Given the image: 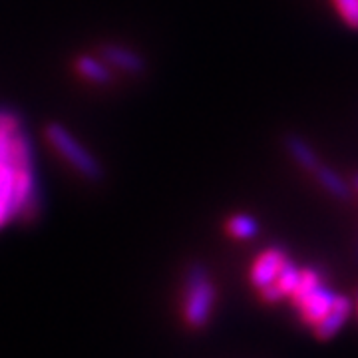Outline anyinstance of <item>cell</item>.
Instances as JSON below:
<instances>
[{
  "mask_svg": "<svg viewBox=\"0 0 358 358\" xmlns=\"http://www.w3.org/2000/svg\"><path fill=\"white\" fill-rule=\"evenodd\" d=\"M215 303V287L201 265H193L185 279V299H183V317L193 329H201L211 317Z\"/></svg>",
  "mask_w": 358,
  "mask_h": 358,
  "instance_id": "6da1fadb",
  "label": "cell"
},
{
  "mask_svg": "<svg viewBox=\"0 0 358 358\" xmlns=\"http://www.w3.org/2000/svg\"><path fill=\"white\" fill-rule=\"evenodd\" d=\"M46 140L50 141L52 148L62 155L64 159H68V164L76 167L82 176H86L88 179H98L102 176L100 164L94 159V155L88 154L76 138H72L62 126L58 124H50L46 128Z\"/></svg>",
  "mask_w": 358,
  "mask_h": 358,
  "instance_id": "7a4b0ae2",
  "label": "cell"
},
{
  "mask_svg": "<svg viewBox=\"0 0 358 358\" xmlns=\"http://www.w3.org/2000/svg\"><path fill=\"white\" fill-rule=\"evenodd\" d=\"M334 299H336V294L331 289L322 287V282H320L315 289H310L307 294H303L299 301H294L293 305L299 308L303 322L308 327H315L331 310Z\"/></svg>",
  "mask_w": 358,
  "mask_h": 358,
  "instance_id": "3957f363",
  "label": "cell"
},
{
  "mask_svg": "<svg viewBox=\"0 0 358 358\" xmlns=\"http://www.w3.org/2000/svg\"><path fill=\"white\" fill-rule=\"evenodd\" d=\"M285 263H287V255L279 247H271L267 251H263L261 255L257 257L253 267H251V282H253V287H257L261 291L263 287L275 282Z\"/></svg>",
  "mask_w": 358,
  "mask_h": 358,
  "instance_id": "277c9868",
  "label": "cell"
},
{
  "mask_svg": "<svg viewBox=\"0 0 358 358\" xmlns=\"http://www.w3.org/2000/svg\"><path fill=\"white\" fill-rule=\"evenodd\" d=\"M350 313H352V303H350V299H348V296H338V294H336L331 310L315 324V333H317V336L322 338V341H324V338H333L334 334L345 327V322L348 320V317H350Z\"/></svg>",
  "mask_w": 358,
  "mask_h": 358,
  "instance_id": "5b68a950",
  "label": "cell"
},
{
  "mask_svg": "<svg viewBox=\"0 0 358 358\" xmlns=\"http://www.w3.org/2000/svg\"><path fill=\"white\" fill-rule=\"evenodd\" d=\"M310 176L317 179V183H319L320 187L329 193L331 197H334V199H338V201H346V199H350V195H352V187H350V185H348L345 179L341 178L336 171H334L333 167L319 164V167H317Z\"/></svg>",
  "mask_w": 358,
  "mask_h": 358,
  "instance_id": "8992f818",
  "label": "cell"
},
{
  "mask_svg": "<svg viewBox=\"0 0 358 358\" xmlns=\"http://www.w3.org/2000/svg\"><path fill=\"white\" fill-rule=\"evenodd\" d=\"M285 148H287L289 155L294 159V164L299 167H303L308 173H313L319 167V155L301 136H287L285 138Z\"/></svg>",
  "mask_w": 358,
  "mask_h": 358,
  "instance_id": "52a82bcc",
  "label": "cell"
},
{
  "mask_svg": "<svg viewBox=\"0 0 358 358\" xmlns=\"http://www.w3.org/2000/svg\"><path fill=\"white\" fill-rule=\"evenodd\" d=\"M103 60L108 64L115 66L124 72L129 74H140L143 70V60H141L138 54L126 50V48H120V46H103Z\"/></svg>",
  "mask_w": 358,
  "mask_h": 358,
  "instance_id": "ba28073f",
  "label": "cell"
},
{
  "mask_svg": "<svg viewBox=\"0 0 358 358\" xmlns=\"http://www.w3.org/2000/svg\"><path fill=\"white\" fill-rule=\"evenodd\" d=\"M76 70L78 74H82L84 78H88L92 82H98L103 84L110 80V72L106 70V66L100 64L98 60L90 58V56H80L76 60Z\"/></svg>",
  "mask_w": 358,
  "mask_h": 358,
  "instance_id": "9c48e42d",
  "label": "cell"
},
{
  "mask_svg": "<svg viewBox=\"0 0 358 358\" xmlns=\"http://www.w3.org/2000/svg\"><path fill=\"white\" fill-rule=\"evenodd\" d=\"M227 231L237 239H251L259 233V225L249 215H235L227 221Z\"/></svg>",
  "mask_w": 358,
  "mask_h": 358,
  "instance_id": "30bf717a",
  "label": "cell"
},
{
  "mask_svg": "<svg viewBox=\"0 0 358 358\" xmlns=\"http://www.w3.org/2000/svg\"><path fill=\"white\" fill-rule=\"evenodd\" d=\"M296 281H299V268L294 267L293 263L287 259V263L282 265V268L279 271V275H277V279H275L273 285L281 291L282 296H289V294L293 293Z\"/></svg>",
  "mask_w": 358,
  "mask_h": 358,
  "instance_id": "8fae6325",
  "label": "cell"
},
{
  "mask_svg": "<svg viewBox=\"0 0 358 358\" xmlns=\"http://www.w3.org/2000/svg\"><path fill=\"white\" fill-rule=\"evenodd\" d=\"M333 6L348 28L358 30V0H333Z\"/></svg>",
  "mask_w": 358,
  "mask_h": 358,
  "instance_id": "7c38bea8",
  "label": "cell"
},
{
  "mask_svg": "<svg viewBox=\"0 0 358 358\" xmlns=\"http://www.w3.org/2000/svg\"><path fill=\"white\" fill-rule=\"evenodd\" d=\"M16 128H18V117L14 114H8V112H0V129L14 131Z\"/></svg>",
  "mask_w": 358,
  "mask_h": 358,
  "instance_id": "4fadbf2b",
  "label": "cell"
},
{
  "mask_svg": "<svg viewBox=\"0 0 358 358\" xmlns=\"http://www.w3.org/2000/svg\"><path fill=\"white\" fill-rule=\"evenodd\" d=\"M355 189H357V192H358V176H357V178H355Z\"/></svg>",
  "mask_w": 358,
  "mask_h": 358,
  "instance_id": "5bb4252c",
  "label": "cell"
},
{
  "mask_svg": "<svg viewBox=\"0 0 358 358\" xmlns=\"http://www.w3.org/2000/svg\"><path fill=\"white\" fill-rule=\"evenodd\" d=\"M357 253H358V249H357ZM357 257H358V255H357Z\"/></svg>",
  "mask_w": 358,
  "mask_h": 358,
  "instance_id": "9a60e30c",
  "label": "cell"
}]
</instances>
